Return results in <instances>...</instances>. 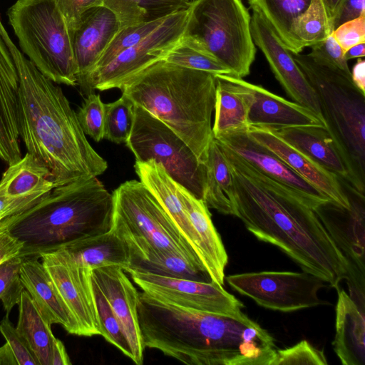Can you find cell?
<instances>
[{"label":"cell","mask_w":365,"mask_h":365,"mask_svg":"<svg viewBox=\"0 0 365 365\" xmlns=\"http://www.w3.org/2000/svg\"><path fill=\"white\" fill-rule=\"evenodd\" d=\"M351 78L354 85L365 93V61L359 58L351 71Z\"/></svg>","instance_id":"obj_52"},{"label":"cell","mask_w":365,"mask_h":365,"mask_svg":"<svg viewBox=\"0 0 365 365\" xmlns=\"http://www.w3.org/2000/svg\"><path fill=\"white\" fill-rule=\"evenodd\" d=\"M61 248L77 263L90 269L118 265L125 271L130 264L128 245L112 228L104 234L76 241Z\"/></svg>","instance_id":"obj_29"},{"label":"cell","mask_w":365,"mask_h":365,"mask_svg":"<svg viewBox=\"0 0 365 365\" xmlns=\"http://www.w3.org/2000/svg\"><path fill=\"white\" fill-rule=\"evenodd\" d=\"M103 4L116 15L120 29L189 10L192 5L189 0H103Z\"/></svg>","instance_id":"obj_35"},{"label":"cell","mask_w":365,"mask_h":365,"mask_svg":"<svg viewBox=\"0 0 365 365\" xmlns=\"http://www.w3.org/2000/svg\"><path fill=\"white\" fill-rule=\"evenodd\" d=\"M333 31L326 0H312L308 9L297 20L294 34L303 50L322 41L331 35Z\"/></svg>","instance_id":"obj_36"},{"label":"cell","mask_w":365,"mask_h":365,"mask_svg":"<svg viewBox=\"0 0 365 365\" xmlns=\"http://www.w3.org/2000/svg\"><path fill=\"white\" fill-rule=\"evenodd\" d=\"M250 22L241 0H197L189 9L181 41L242 78L250 73L256 55Z\"/></svg>","instance_id":"obj_7"},{"label":"cell","mask_w":365,"mask_h":365,"mask_svg":"<svg viewBox=\"0 0 365 365\" xmlns=\"http://www.w3.org/2000/svg\"><path fill=\"white\" fill-rule=\"evenodd\" d=\"M114 198L97 177L53 188L27 210L0 221L24 245L21 256L102 235L113 226Z\"/></svg>","instance_id":"obj_5"},{"label":"cell","mask_w":365,"mask_h":365,"mask_svg":"<svg viewBox=\"0 0 365 365\" xmlns=\"http://www.w3.org/2000/svg\"><path fill=\"white\" fill-rule=\"evenodd\" d=\"M56 2L64 18L70 36L89 9L103 6V0H56Z\"/></svg>","instance_id":"obj_46"},{"label":"cell","mask_w":365,"mask_h":365,"mask_svg":"<svg viewBox=\"0 0 365 365\" xmlns=\"http://www.w3.org/2000/svg\"><path fill=\"white\" fill-rule=\"evenodd\" d=\"M120 29L116 15L104 6L93 7L83 15L71 36L77 69V85L94 68Z\"/></svg>","instance_id":"obj_21"},{"label":"cell","mask_w":365,"mask_h":365,"mask_svg":"<svg viewBox=\"0 0 365 365\" xmlns=\"http://www.w3.org/2000/svg\"><path fill=\"white\" fill-rule=\"evenodd\" d=\"M24 245L6 230H0V264L21 254Z\"/></svg>","instance_id":"obj_50"},{"label":"cell","mask_w":365,"mask_h":365,"mask_svg":"<svg viewBox=\"0 0 365 365\" xmlns=\"http://www.w3.org/2000/svg\"><path fill=\"white\" fill-rule=\"evenodd\" d=\"M134 120V104L125 96L105 104L103 138L115 143H125Z\"/></svg>","instance_id":"obj_38"},{"label":"cell","mask_w":365,"mask_h":365,"mask_svg":"<svg viewBox=\"0 0 365 365\" xmlns=\"http://www.w3.org/2000/svg\"><path fill=\"white\" fill-rule=\"evenodd\" d=\"M272 28L284 46L293 53L302 51L294 29L299 18L309 6L312 0H247Z\"/></svg>","instance_id":"obj_33"},{"label":"cell","mask_w":365,"mask_h":365,"mask_svg":"<svg viewBox=\"0 0 365 365\" xmlns=\"http://www.w3.org/2000/svg\"><path fill=\"white\" fill-rule=\"evenodd\" d=\"M252 101L248 114L249 126L277 131L299 126H324L309 109L279 96L261 86L246 81Z\"/></svg>","instance_id":"obj_23"},{"label":"cell","mask_w":365,"mask_h":365,"mask_svg":"<svg viewBox=\"0 0 365 365\" xmlns=\"http://www.w3.org/2000/svg\"><path fill=\"white\" fill-rule=\"evenodd\" d=\"M76 115L86 135L96 142L103 139L105 103L100 95L94 93L87 95Z\"/></svg>","instance_id":"obj_42"},{"label":"cell","mask_w":365,"mask_h":365,"mask_svg":"<svg viewBox=\"0 0 365 365\" xmlns=\"http://www.w3.org/2000/svg\"><path fill=\"white\" fill-rule=\"evenodd\" d=\"M133 282L148 294L184 309L218 314L241 311L243 304L222 285L128 270Z\"/></svg>","instance_id":"obj_13"},{"label":"cell","mask_w":365,"mask_h":365,"mask_svg":"<svg viewBox=\"0 0 365 365\" xmlns=\"http://www.w3.org/2000/svg\"><path fill=\"white\" fill-rule=\"evenodd\" d=\"M128 270L150 273L178 279L211 282L208 273L182 257L148 246H128Z\"/></svg>","instance_id":"obj_30"},{"label":"cell","mask_w":365,"mask_h":365,"mask_svg":"<svg viewBox=\"0 0 365 365\" xmlns=\"http://www.w3.org/2000/svg\"><path fill=\"white\" fill-rule=\"evenodd\" d=\"M189 10L167 16L142 41L118 54L106 65L93 69L78 85L86 96L94 91L120 89L135 74L163 59L178 43L185 31Z\"/></svg>","instance_id":"obj_11"},{"label":"cell","mask_w":365,"mask_h":365,"mask_svg":"<svg viewBox=\"0 0 365 365\" xmlns=\"http://www.w3.org/2000/svg\"><path fill=\"white\" fill-rule=\"evenodd\" d=\"M291 53L316 93L328 131L365 188V93L351 75L319 64L307 54Z\"/></svg>","instance_id":"obj_6"},{"label":"cell","mask_w":365,"mask_h":365,"mask_svg":"<svg viewBox=\"0 0 365 365\" xmlns=\"http://www.w3.org/2000/svg\"><path fill=\"white\" fill-rule=\"evenodd\" d=\"M310 48L311 52L307 55L316 63L351 75L344 52L332 34Z\"/></svg>","instance_id":"obj_44"},{"label":"cell","mask_w":365,"mask_h":365,"mask_svg":"<svg viewBox=\"0 0 365 365\" xmlns=\"http://www.w3.org/2000/svg\"><path fill=\"white\" fill-rule=\"evenodd\" d=\"M165 17L148 23L135 24L120 29L93 69L106 65L120 52L142 41L154 31L163 23Z\"/></svg>","instance_id":"obj_39"},{"label":"cell","mask_w":365,"mask_h":365,"mask_svg":"<svg viewBox=\"0 0 365 365\" xmlns=\"http://www.w3.org/2000/svg\"><path fill=\"white\" fill-rule=\"evenodd\" d=\"M215 75L164 59L144 68L120 88L122 95L173 130L206 163L214 136Z\"/></svg>","instance_id":"obj_4"},{"label":"cell","mask_w":365,"mask_h":365,"mask_svg":"<svg viewBox=\"0 0 365 365\" xmlns=\"http://www.w3.org/2000/svg\"><path fill=\"white\" fill-rule=\"evenodd\" d=\"M179 190L189 220L200 239L204 267L212 281L222 286L228 256L208 207L180 185Z\"/></svg>","instance_id":"obj_27"},{"label":"cell","mask_w":365,"mask_h":365,"mask_svg":"<svg viewBox=\"0 0 365 365\" xmlns=\"http://www.w3.org/2000/svg\"><path fill=\"white\" fill-rule=\"evenodd\" d=\"M167 62L214 75H230L231 72L223 65L180 41L163 58Z\"/></svg>","instance_id":"obj_40"},{"label":"cell","mask_w":365,"mask_h":365,"mask_svg":"<svg viewBox=\"0 0 365 365\" xmlns=\"http://www.w3.org/2000/svg\"><path fill=\"white\" fill-rule=\"evenodd\" d=\"M247 130L252 138L277 155L332 203L345 209L350 208L347 194L336 175L289 144L275 132L255 126H249Z\"/></svg>","instance_id":"obj_19"},{"label":"cell","mask_w":365,"mask_h":365,"mask_svg":"<svg viewBox=\"0 0 365 365\" xmlns=\"http://www.w3.org/2000/svg\"><path fill=\"white\" fill-rule=\"evenodd\" d=\"M0 332L11 348L19 365H40L27 341L19 334L7 314L0 322Z\"/></svg>","instance_id":"obj_45"},{"label":"cell","mask_w":365,"mask_h":365,"mask_svg":"<svg viewBox=\"0 0 365 365\" xmlns=\"http://www.w3.org/2000/svg\"><path fill=\"white\" fill-rule=\"evenodd\" d=\"M91 283L101 335L132 360L133 351L119 320L92 277Z\"/></svg>","instance_id":"obj_37"},{"label":"cell","mask_w":365,"mask_h":365,"mask_svg":"<svg viewBox=\"0 0 365 365\" xmlns=\"http://www.w3.org/2000/svg\"><path fill=\"white\" fill-rule=\"evenodd\" d=\"M71 362L63 342L55 338L52 349L51 365H70Z\"/></svg>","instance_id":"obj_51"},{"label":"cell","mask_w":365,"mask_h":365,"mask_svg":"<svg viewBox=\"0 0 365 365\" xmlns=\"http://www.w3.org/2000/svg\"><path fill=\"white\" fill-rule=\"evenodd\" d=\"M275 132L289 144L333 173L344 185L364 195L365 188L355 178L336 141L324 126H299Z\"/></svg>","instance_id":"obj_20"},{"label":"cell","mask_w":365,"mask_h":365,"mask_svg":"<svg viewBox=\"0 0 365 365\" xmlns=\"http://www.w3.org/2000/svg\"><path fill=\"white\" fill-rule=\"evenodd\" d=\"M144 347L190 365H269L274 338L242 310L218 314L184 309L138 294Z\"/></svg>","instance_id":"obj_2"},{"label":"cell","mask_w":365,"mask_h":365,"mask_svg":"<svg viewBox=\"0 0 365 365\" xmlns=\"http://www.w3.org/2000/svg\"><path fill=\"white\" fill-rule=\"evenodd\" d=\"M45 196L11 197L0 195V221L27 210Z\"/></svg>","instance_id":"obj_49"},{"label":"cell","mask_w":365,"mask_h":365,"mask_svg":"<svg viewBox=\"0 0 365 365\" xmlns=\"http://www.w3.org/2000/svg\"><path fill=\"white\" fill-rule=\"evenodd\" d=\"M0 365H19L7 342L0 347Z\"/></svg>","instance_id":"obj_53"},{"label":"cell","mask_w":365,"mask_h":365,"mask_svg":"<svg viewBox=\"0 0 365 365\" xmlns=\"http://www.w3.org/2000/svg\"><path fill=\"white\" fill-rule=\"evenodd\" d=\"M22 259L19 255L0 264V299L7 315L19 304L25 289L20 275Z\"/></svg>","instance_id":"obj_41"},{"label":"cell","mask_w":365,"mask_h":365,"mask_svg":"<svg viewBox=\"0 0 365 365\" xmlns=\"http://www.w3.org/2000/svg\"><path fill=\"white\" fill-rule=\"evenodd\" d=\"M19 76L0 35V159L9 165L22 158L17 120Z\"/></svg>","instance_id":"obj_24"},{"label":"cell","mask_w":365,"mask_h":365,"mask_svg":"<svg viewBox=\"0 0 365 365\" xmlns=\"http://www.w3.org/2000/svg\"><path fill=\"white\" fill-rule=\"evenodd\" d=\"M123 271L118 265H108L91 269V276L105 295L124 330L133 351L132 361L141 365L145 347L138 324L139 292Z\"/></svg>","instance_id":"obj_18"},{"label":"cell","mask_w":365,"mask_h":365,"mask_svg":"<svg viewBox=\"0 0 365 365\" xmlns=\"http://www.w3.org/2000/svg\"><path fill=\"white\" fill-rule=\"evenodd\" d=\"M22 257V284L43 317L51 325L58 324L68 333L80 336L74 315L57 290L39 255Z\"/></svg>","instance_id":"obj_22"},{"label":"cell","mask_w":365,"mask_h":365,"mask_svg":"<svg viewBox=\"0 0 365 365\" xmlns=\"http://www.w3.org/2000/svg\"><path fill=\"white\" fill-rule=\"evenodd\" d=\"M250 29L255 44L263 53L276 79L287 94L295 103L313 112L326 126L316 93L291 52L269 25L255 11L251 16Z\"/></svg>","instance_id":"obj_15"},{"label":"cell","mask_w":365,"mask_h":365,"mask_svg":"<svg viewBox=\"0 0 365 365\" xmlns=\"http://www.w3.org/2000/svg\"><path fill=\"white\" fill-rule=\"evenodd\" d=\"M339 1L340 0H326L331 18Z\"/></svg>","instance_id":"obj_55"},{"label":"cell","mask_w":365,"mask_h":365,"mask_svg":"<svg viewBox=\"0 0 365 365\" xmlns=\"http://www.w3.org/2000/svg\"><path fill=\"white\" fill-rule=\"evenodd\" d=\"M365 14V0H340L332 16L333 29Z\"/></svg>","instance_id":"obj_48"},{"label":"cell","mask_w":365,"mask_h":365,"mask_svg":"<svg viewBox=\"0 0 365 365\" xmlns=\"http://www.w3.org/2000/svg\"><path fill=\"white\" fill-rule=\"evenodd\" d=\"M134 168L140 181L158 200L202 263L200 239L189 220L179 184L154 160L135 161Z\"/></svg>","instance_id":"obj_25"},{"label":"cell","mask_w":365,"mask_h":365,"mask_svg":"<svg viewBox=\"0 0 365 365\" xmlns=\"http://www.w3.org/2000/svg\"><path fill=\"white\" fill-rule=\"evenodd\" d=\"M207 180L204 203L223 215H234L235 189L232 174L217 140L210 143L206 161Z\"/></svg>","instance_id":"obj_32"},{"label":"cell","mask_w":365,"mask_h":365,"mask_svg":"<svg viewBox=\"0 0 365 365\" xmlns=\"http://www.w3.org/2000/svg\"><path fill=\"white\" fill-rule=\"evenodd\" d=\"M247 130L227 131L215 138L261 173L295 192L313 210L331 202L277 155L252 138Z\"/></svg>","instance_id":"obj_16"},{"label":"cell","mask_w":365,"mask_h":365,"mask_svg":"<svg viewBox=\"0 0 365 365\" xmlns=\"http://www.w3.org/2000/svg\"><path fill=\"white\" fill-rule=\"evenodd\" d=\"M214 138L225 132L247 129L252 96L246 81L230 75H215Z\"/></svg>","instance_id":"obj_28"},{"label":"cell","mask_w":365,"mask_h":365,"mask_svg":"<svg viewBox=\"0 0 365 365\" xmlns=\"http://www.w3.org/2000/svg\"><path fill=\"white\" fill-rule=\"evenodd\" d=\"M61 297L74 315L80 336L101 335L92 292L91 269L62 248L38 254Z\"/></svg>","instance_id":"obj_14"},{"label":"cell","mask_w":365,"mask_h":365,"mask_svg":"<svg viewBox=\"0 0 365 365\" xmlns=\"http://www.w3.org/2000/svg\"><path fill=\"white\" fill-rule=\"evenodd\" d=\"M220 145L233 178V215L259 240L277 246L304 272L338 289L354 270L314 210L288 187Z\"/></svg>","instance_id":"obj_1"},{"label":"cell","mask_w":365,"mask_h":365,"mask_svg":"<svg viewBox=\"0 0 365 365\" xmlns=\"http://www.w3.org/2000/svg\"><path fill=\"white\" fill-rule=\"evenodd\" d=\"M364 307V303L338 289L336 334L332 344L343 365L365 364Z\"/></svg>","instance_id":"obj_26"},{"label":"cell","mask_w":365,"mask_h":365,"mask_svg":"<svg viewBox=\"0 0 365 365\" xmlns=\"http://www.w3.org/2000/svg\"><path fill=\"white\" fill-rule=\"evenodd\" d=\"M18 305L17 331L27 341L40 365H51L52 349L56 338L51 331V325L26 289L23 291Z\"/></svg>","instance_id":"obj_34"},{"label":"cell","mask_w":365,"mask_h":365,"mask_svg":"<svg viewBox=\"0 0 365 365\" xmlns=\"http://www.w3.org/2000/svg\"><path fill=\"white\" fill-rule=\"evenodd\" d=\"M21 52L56 84L77 85L70 34L56 0H16L7 11Z\"/></svg>","instance_id":"obj_8"},{"label":"cell","mask_w":365,"mask_h":365,"mask_svg":"<svg viewBox=\"0 0 365 365\" xmlns=\"http://www.w3.org/2000/svg\"><path fill=\"white\" fill-rule=\"evenodd\" d=\"M190 2L191 3V4H192L193 3H195L197 0H189Z\"/></svg>","instance_id":"obj_56"},{"label":"cell","mask_w":365,"mask_h":365,"mask_svg":"<svg viewBox=\"0 0 365 365\" xmlns=\"http://www.w3.org/2000/svg\"><path fill=\"white\" fill-rule=\"evenodd\" d=\"M341 185L347 194L349 209L328 202L314 210L351 268L364 275L365 195L349 185Z\"/></svg>","instance_id":"obj_17"},{"label":"cell","mask_w":365,"mask_h":365,"mask_svg":"<svg viewBox=\"0 0 365 365\" xmlns=\"http://www.w3.org/2000/svg\"><path fill=\"white\" fill-rule=\"evenodd\" d=\"M332 35L344 52L353 46L365 43V14L342 24L333 31Z\"/></svg>","instance_id":"obj_47"},{"label":"cell","mask_w":365,"mask_h":365,"mask_svg":"<svg viewBox=\"0 0 365 365\" xmlns=\"http://www.w3.org/2000/svg\"><path fill=\"white\" fill-rule=\"evenodd\" d=\"M53 188L50 172L29 153L9 165L0 180V195L11 197L43 196Z\"/></svg>","instance_id":"obj_31"},{"label":"cell","mask_w":365,"mask_h":365,"mask_svg":"<svg viewBox=\"0 0 365 365\" xmlns=\"http://www.w3.org/2000/svg\"><path fill=\"white\" fill-rule=\"evenodd\" d=\"M113 195L112 229L128 245H145L177 254L206 271L173 220L140 181H126Z\"/></svg>","instance_id":"obj_9"},{"label":"cell","mask_w":365,"mask_h":365,"mask_svg":"<svg viewBox=\"0 0 365 365\" xmlns=\"http://www.w3.org/2000/svg\"><path fill=\"white\" fill-rule=\"evenodd\" d=\"M327 364L323 350L317 349L307 341L302 340L292 347L276 349L275 356L271 365Z\"/></svg>","instance_id":"obj_43"},{"label":"cell","mask_w":365,"mask_h":365,"mask_svg":"<svg viewBox=\"0 0 365 365\" xmlns=\"http://www.w3.org/2000/svg\"><path fill=\"white\" fill-rule=\"evenodd\" d=\"M127 147L137 162L154 160L196 198L204 200L207 168L168 125L134 105V120Z\"/></svg>","instance_id":"obj_10"},{"label":"cell","mask_w":365,"mask_h":365,"mask_svg":"<svg viewBox=\"0 0 365 365\" xmlns=\"http://www.w3.org/2000/svg\"><path fill=\"white\" fill-rule=\"evenodd\" d=\"M228 284L264 308L284 312L324 304L318 297L325 282L304 272H259L230 275Z\"/></svg>","instance_id":"obj_12"},{"label":"cell","mask_w":365,"mask_h":365,"mask_svg":"<svg viewBox=\"0 0 365 365\" xmlns=\"http://www.w3.org/2000/svg\"><path fill=\"white\" fill-rule=\"evenodd\" d=\"M0 35L17 70L18 129L26 153L50 172L55 187L103 174L107 162L88 141L61 88L16 47L1 20Z\"/></svg>","instance_id":"obj_3"},{"label":"cell","mask_w":365,"mask_h":365,"mask_svg":"<svg viewBox=\"0 0 365 365\" xmlns=\"http://www.w3.org/2000/svg\"><path fill=\"white\" fill-rule=\"evenodd\" d=\"M365 56V43L351 46L344 52V57L348 61L353 58H363Z\"/></svg>","instance_id":"obj_54"}]
</instances>
